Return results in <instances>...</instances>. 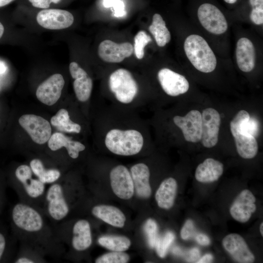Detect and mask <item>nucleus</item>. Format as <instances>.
Segmentation results:
<instances>
[{"label":"nucleus","instance_id":"obj_42","mask_svg":"<svg viewBox=\"0 0 263 263\" xmlns=\"http://www.w3.org/2000/svg\"><path fill=\"white\" fill-rule=\"evenodd\" d=\"M213 260V256L209 253L204 255L196 263H212Z\"/></svg>","mask_w":263,"mask_h":263},{"label":"nucleus","instance_id":"obj_24","mask_svg":"<svg viewBox=\"0 0 263 263\" xmlns=\"http://www.w3.org/2000/svg\"><path fill=\"white\" fill-rule=\"evenodd\" d=\"M177 188V181L172 177L167 178L161 182L155 195V200L159 207L169 209L173 207Z\"/></svg>","mask_w":263,"mask_h":263},{"label":"nucleus","instance_id":"obj_7","mask_svg":"<svg viewBox=\"0 0 263 263\" xmlns=\"http://www.w3.org/2000/svg\"><path fill=\"white\" fill-rule=\"evenodd\" d=\"M236 29L233 61L242 72L251 73L263 61L261 40L252 31Z\"/></svg>","mask_w":263,"mask_h":263},{"label":"nucleus","instance_id":"obj_32","mask_svg":"<svg viewBox=\"0 0 263 263\" xmlns=\"http://www.w3.org/2000/svg\"><path fill=\"white\" fill-rule=\"evenodd\" d=\"M13 241L5 230L0 226V263L13 261Z\"/></svg>","mask_w":263,"mask_h":263},{"label":"nucleus","instance_id":"obj_13","mask_svg":"<svg viewBox=\"0 0 263 263\" xmlns=\"http://www.w3.org/2000/svg\"><path fill=\"white\" fill-rule=\"evenodd\" d=\"M133 53V47L129 42H115L105 39L99 44L97 54L103 61L109 63H118L129 57Z\"/></svg>","mask_w":263,"mask_h":263},{"label":"nucleus","instance_id":"obj_37","mask_svg":"<svg viewBox=\"0 0 263 263\" xmlns=\"http://www.w3.org/2000/svg\"><path fill=\"white\" fill-rule=\"evenodd\" d=\"M103 4L106 8L113 7L116 17H123L126 14L124 3L121 0H104Z\"/></svg>","mask_w":263,"mask_h":263},{"label":"nucleus","instance_id":"obj_30","mask_svg":"<svg viewBox=\"0 0 263 263\" xmlns=\"http://www.w3.org/2000/svg\"><path fill=\"white\" fill-rule=\"evenodd\" d=\"M99 244L112 251H124L130 247L131 240L127 237L120 235H107L98 239Z\"/></svg>","mask_w":263,"mask_h":263},{"label":"nucleus","instance_id":"obj_14","mask_svg":"<svg viewBox=\"0 0 263 263\" xmlns=\"http://www.w3.org/2000/svg\"><path fill=\"white\" fill-rule=\"evenodd\" d=\"M69 69L71 76L74 79L73 86L76 99L82 103L88 102L93 90L92 78L76 62H71Z\"/></svg>","mask_w":263,"mask_h":263},{"label":"nucleus","instance_id":"obj_6","mask_svg":"<svg viewBox=\"0 0 263 263\" xmlns=\"http://www.w3.org/2000/svg\"><path fill=\"white\" fill-rule=\"evenodd\" d=\"M33 175L29 165L21 164L8 176L7 184L16 192L19 201L42 209L45 184Z\"/></svg>","mask_w":263,"mask_h":263},{"label":"nucleus","instance_id":"obj_36","mask_svg":"<svg viewBox=\"0 0 263 263\" xmlns=\"http://www.w3.org/2000/svg\"><path fill=\"white\" fill-rule=\"evenodd\" d=\"M144 231L147 242L150 248H154L158 238V226L156 222L152 219H148L144 225Z\"/></svg>","mask_w":263,"mask_h":263},{"label":"nucleus","instance_id":"obj_45","mask_svg":"<svg viewBox=\"0 0 263 263\" xmlns=\"http://www.w3.org/2000/svg\"><path fill=\"white\" fill-rule=\"evenodd\" d=\"M225 2L229 4H234L237 1V0H224Z\"/></svg>","mask_w":263,"mask_h":263},{"label":"nucleus","instance_id":"obj_8","mask_svg":"<svg viewBox=\"0 0 263 263\" xmlns=\"http://www.w3.org/2000/svg\"><path fill=\"white\" fill-rule=\"evenodd\" d=\"M156 78L163 92L169 96L184 94L190 88V83L186 76L168 67H162L157 71Z\"/></svg>","mask_w":263,"mask_h":263},{"label":"nucleus","instance_id":"obj_4","mask_svg":"<svg viewBox=\"0 0 263 263\" xmlns=\"http://www.w3.org/2000/svg\"><path fill=\"white\" fill-rule=\"evenodd\" d=\"M190 22L203 35L220 56L230 58V28L224 13L215 5L205 2L199 6L193 21Z\"/></svg>","mask_w":263,"mask_h":263},{"label":"nucleus","instance_id":"obj_31","mask_svg":"<svg viewBox=\"0 0 263 263\" xmlns=\"http://www.w3.org/2000/svg\"><path fill=\"white\" fill-rule=\"evenodd\" d=\"M46 256L33 248L20 244L19 250L13 260L15 263H46Z\"/></svg>","mask_w":263,"mask_h":263},{"label":"nucleus","instance_id":"obj_35","mask_svg":"<svg viewBox=\"0 0 263 263\" xmlns=\"http://www.w3.org/2000/svg\"><path fill=\"white\" fill-rule=\"evenodd\" d=\"M129 260V255L124 251H112L99 256L95 260V263H126Z\"/></svg>","mask_w":263,"mask_h":263},{"label":"nucleus","instance_id":"obj_34","mask_svg":"<svg viewBox=\"0 0 263 263\" xmlns=\"http://www.w3.org/2000/svg\"><path fill=\"white\" fill-rule=\"evenodd\" d=\"M175 239L174 234L168 231L164 235L158 237L155 247L158 255L161 258H164L169 248Z\"/></svg>","mask_w":263,"mask_h":263},{"label":"nucleus","instance_id":"obj_41","mask_svg":"<svg viewBox=\"0 0 263 263\" xmlns=\"http://www.w3.org/2000/svg\"><path fill=\"white\" fill-rule=\"evenodd\" d=\"M195 240L197 242L201 245L207 246L210 244V240L209 237L203 233H199L196 235Z\"/></svg>","mask_w":263,"mask_h":263},{"label":"nucleus","instance_id":"obj_28","mask_svg":"<svg viewBox=\"0 0 263 263\" xmlns=\"http://www.w3.org/2000/svg\"><path fill=\"white\" fill-rule=\"evenodd\" d=\"M51 123L61 132L79 134L82 131L80 124L72 120L69 112L63 108L60 109L52 117Z\"/></svg>","mask_w":263,"mask_h":263},{"label":"nucleus","instance_id":"obj_1","mask_svg":"<svg viewBox=\"0 0 263 263\" xmlns=\"http://www.w3.org/2000/svg\"><path fill=\"white\" fill-rule=\"evenodd\" d=\"M148 128L138 111L110 103L98 113L97 144L116 155H136L150 144Z\"/></svg>","mask_w":263,"mask_h":263},{"label":"nucleus","instance_id":"obj_10","mask_svg":"<svg viewBox=\"0 0 263 263\" xmlns=\"http://www.w3.org/2000/svg\"><path fill=\"white\" fill-rule=\"evenodd\" d=\"M38 24L43 28L58 30L68 28L73 24L74 17L69 11L55 8L39 11L36 16Z\"/></svg>","mask_w":263,"mask_h":263},{"label":"nucleus","instance_id":"obj_18","mask_svg":"<svg viewBox=\"0 0 263 263\" xmlns=\"http://www.w3.org/2000/svg\"><path fill=\"white\" fill-rule=\"evenodd\" d=\"M256 201L255 196L250 190H242L230 207L229 212L231 217L239 222H247L256 210Z\"/></svg>","mask_w":263,"mask_h":263},{"label":"nucleus","instance_id":"obj_46","mask_svg":"<svg viewBox=\"0 0 263 263\" xmlns=\"http://www.w3.org/2000/svg\"><path fill=\"white\" fill-rule=\"evenodd\" d=\"M260 231L262 236H263V223H262L260 225Z\"/></svg>","mask_w":263,"mask_h":263},{"label":"nucleus","instance_id":"obj_17","mask_svg":"<svg viewBox=\"0 0 263 263\" xmlns=\"http://www.w3.org/2000/svg\"><path fill=\"white\" fill-rule=\"evenodd\" d=\"M222 245L232 259L237 263H252L255 256L243 237L237 233L229 234L222 240Z\"/></svg>","mask_w":263,"mask_h":263},{"label":"nucleus","instance_id":"obj_43","mask_svg":"<svg viewBox=\"0 0 263 263\" xmlns=\"http://www.w3.org/2000/svg\"><path fill=\"white\" fill-rule=\"evenodd\" d=\"M15 0H0V8L6 6Z\"/></svg>","mask_w":263,"mask_h":263},{"label":"nucleus","instance_id":"obj_29","mask_svg":"<svg viewBox=\"0 0 263 263\" xmlns=\"http://www.w3.org/2000/svg\"><path fill=\"white\" fill-rule=\"evenodd\" d=\"M250 10L244 22L260 34L263 29V0H248Z\"/></svg>","mask_w":263,"mask_h":263},{"label":"nucleus","instance_id":"obj_27","mask_svg":"<svg viewBox=\"0 0 263 263\" xmlns=\"http://www.w3.org/2000/svg\"><path fill=\"white\" fill-rule=\"evenodd\" d=\"M34 175L44 184H52L61 177L60 171L56 168L47 169L38 158L32 159L29 163Z\"/></svg>","mask_w":263,"mask_h":263},{"label":"nucleus","instance_id":"obj_25","mask_svg":"<svg viewBox=\"0 0 263 263\" xmlns=\"http://www.w3.org/2000/svg\"><path fill=\"white\" fill-rule=\"evenodd\" d=\"M91 213L94 217L116 227H123L126 219L121 210L113 206L106 205L94 206L92 208Z\"/></svg>","mask_w":263,"mask_h":263},{"label":"nucleus","instance_id":"obj_12","mask_svg":"<svg viewBox=\"0 0 263 263\" xmlns=\"http://www.w3.org/2000/svg\"><path fill=\"white\" fill-rule=\"evenodd\" d=\"M172 121L181 130L185 140L192 143L201 140L202 115L199 111L193 110L183 116L174 115Z\"/></svg>","mask_w":263,"mask_h":263},{"label":"nucleus","instance_id":"obj_3","mask_svg":"<svg viewBox=\"0 0 263 263\" xmlns=\"http://www.w3.org/2000/svg\"><path fill=\"white\" fill-rule=\"evenodd\" d=\"M182 31V58L187 65L202 74L214 73L223 63L231 61L219 56L207 39L190 21Z\"/></svg>","mask_w":263,"mask_h":263},{"label":"nucleus","instance_id":"obj_20","mask_svg":"<svg viewBox=\"0 0 263 263\" xmlns=\"http://www.w3.org/2000/svg\"><path fill=\"white\" fill-rule=\"evenodd\" d=\"M92 242L89 222L84 219L77 220L72 228L70 244L72 249L77 252H83L91 247Z\"/></svg>","mask_w":263,"mask_h":263},{"label":"nucleus","instance_id":"obj_40","mask_svg":"<svg viewBox=\"0 0 263 263\" xmlns=\"http://www.w3.org/2000/svg\"><path fill=\"white\" fill-rule=\"evenodd\" d=\"M7 181L5 177L0 173V214L2 210L6 201V189Z\"/></svg>","mask_w":263,"mask_h":263},{"label":"nucleus","instance_id":"obj_9","mask_svg":"<svg viewBox=\"0 0 263 263\" xmlns=\"http://www.w3.org/2000/svg\"><path fill=\"white\" fill-rule=\"evenodd\" d=\"M18 121L20 126L37 144L42 145L46 143L52 135L50 123L40 116L25 114L21 115Z\"/></svg>","mask_w":263,"mask_h":263},{"label":"nucleus","instance_id":"obj_5","mask_svg":"<svg viewBox=\"0 0 263 263\" xmlns=\"http://www.w3.org/2000/svg\"><path fill=\"white\" fill-rule=\"evenodd\" d=\"M107 86L110 104L136 111L147 104V100L141 95L139 82L128 69L120 68L112 72Z\"/></svg>","mask_w":263,"mask_h":263},{"label":"nucleus","instance_id":"obj_11","mask_svg":"<svg viewBox=\"0 0 263 263\" xmlns=\"http://www.w3.org/2000/svg\"><path fill=\"white\" fill-rule=\"evenodd\" d=\"M110 184L114 193L119 198L128 200L134 192L133 184L130 169L123 165H117L111 169Z\"/></svg>","mask_w":263,"mask_h":263},{"label":"nucleus","instance_id":"obj_21","mask_svg":"<svg viewBox=\"0 0 263 263\" xmlns=\"http://www.w3.org/2000/svg\"><path fill=\"white\" fill-rule=\"evenodd\" d=\"M48 146L52 151H56L64 147L68 156L72 159H77L81 152L86 150L85 145L81 142L74 140L61 132H56L51 135L48 141Z\"/></svg>","mask_w":263,"mask_h":263},{"label":"nucleus","instance_id":"obj_22","mask_svg":"<svg viewBox=\"0 0 263 263\" xmlns=\"http://www.w3.org/2000/svg\"><path fill=\"white\" fill-rule=\"evenodd\" d=\"M230 129L239 155L244 159L255 157L258 151V142L255 137L242 132L236 127L230 126Z\"/></svg>","mask_w":263,"mask_h":263},{"label":"nucleus","instance_id":"obj_26","mask_svg":"<svg viewBox=\"0 0 263 263\" xmlns=\"http://www.w3.org/2000/svg\"><path fill=\"white\" fill-rule=\"evenodd\" d=\"M149 30L159 47H165L171 40L170 32L167 26L165 20L158 13H155L153 15Z\"/></svg>","mask_w":263,"mask_h":263},{"label":"nucleus","instance_id":"obj_19","mask_svg":"<svg viewBox=\"0 0 263 263\" xmlns=\"http://www.w3.org/2000/svg\"><path fill=\"white\" fill-rule=\"evenodd\" d=\"M130 171L137 196L141 198H149L151 194V188L150 184V172L148 166L143 162L137 163L131 167Z\"/></svg>","mask_w":263,"mask_h":263},{"label":"nucleus","instance_id":"obj_33","mask_svg":"<svg viewBox=\"0 0 263 263\" xmlns=\"http://www.w3.org/2000/svg\"><path fill=\"white\" fill-rule=\"evenodd\" d=\"M152 40L151 37L144 31L137 32L134 38L133 52L138 59H142L145 55V47Z\"/></svg>","mask_w":263,"mask_h":263},{"label":"nucleus","instance_id":"obj_16","mask_svg":"<svg viewBox=\"0 0 263 263\" xmlns=\"http://www.w3.org/2000/svg\"><path fill=\"white\" fill-rule=\"evenodd\" d=\"M64 85L63 75L54 74L39 85L36 92V97L43 104L52 106L60 97Z\"/></svg>","mask_w":263,"mask_h":263},{"label":"nucleus","instance_id":"obj_2","mask_svg":"<svg viewBox=\"0 0 263 263\" xmlns=\"http://www.w3.org/2000/svg\"><path fill=\"white\" fill-rule=\"evenodd\" d=\"M9 220L12 235L20 244L46 257H61L63 244L42 209L19 201L11 207Z\"/></svg>","mask_w":263,"mask_h":263},{"label":"nucleus","instance_id":"obj_38","mask_svg":"<svg viewBox=\"0 0 263 263\" xmlns=\"http://www.w3.org/2000/svg\"><path fill=\"white\" fill-rule=\"evenodd\" d=\"M196 233L194 222L191 219H188L183 226L181 232V237L183 240H187L193 237Z\"/></svg>","mask_w":263,"mask_h":263},{"label":"nucleus","instance_id":"obj_15","mask_svg":"<svg viewBox=\"0 0 263 263\" xmlns=\"http://www.w3.org/2000/svg\"><path fill=\"white\" fill-rule=\"evenodd\" d=\"M202 115L201 141L207 148L214 147L218 141L221 117L218 112L212 108L204 109Z\"/></svg>","mask_w":263,"mask_h":263},{"label":"nucleus","instance_id":"obj_23","mask_svg":"<svg viewBox=\"0 0 263 263\" xmlns=\"http://www.w3.org/2000/svg\"><path fill=\"white\" fill-rule=\"evenodd\" d=\"M223 171L224 166L221 162L208 158L197 166L195 177L201 183H211L217 181L222 175Z\"/></svg>","mask_w":263,"mask_h":263},{"label":"nucleus","instance_id":"obj_44","mask_svg":"<svg viewBox=\"0 0 263 263\" xmlns=\"http://www.w3.org/2000/svg\"><path fill=\"white\" fill-rule=\"evenodd\" d=\"M5 31L3 24L0 21V39L2 38Z\"/></svg>","mask_w":263,"mask_h":263},{"label":"nucleus","instance_id":"obj_39","mask_svg":"<svg viewBox=\"0 0 263 263\" xmlns=\"http://www.w3.org/2000/svg\"><path fill=\"white\" fill-rule=\"evenodd\" d=\"M31 4L34 7L45 9L49 8L53 4H57L62 0H28Z\"/></svg>","mask_w":263,"mask_h":263}]
</instances>
